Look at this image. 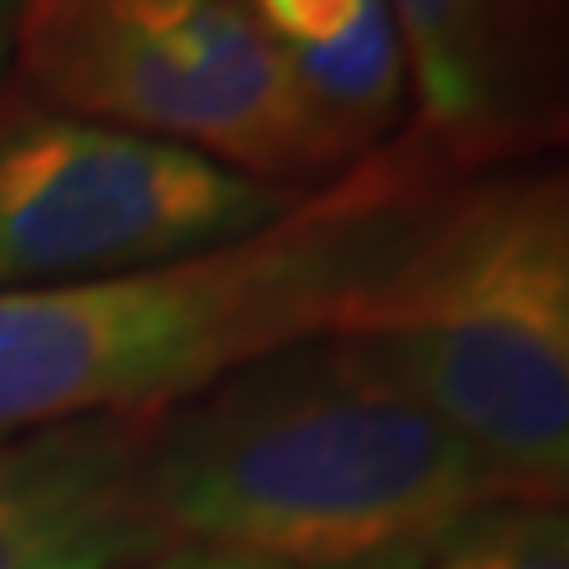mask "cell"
<instances>
[{
    "mask_svg": "<svg viewBox=\"0 0 569 569\" xmlns=\"http://www.w3.org/2000/svg\"><path fill=\"white\" fill-rule=\"evenodd\" d=\"M460 176L408 129L219 252L0 290V437L162 413L276 347L351 332Z\"/></svg>",
    "mask_w": 569,
    "mask_h": 569,
    "instance_id": "cell-1",
    "label": "cell"
},
{
    "mask_svg": "<svg viewBox=\"0 0 569 569\" xmlns=\"http://www.w3.org/2000/svg\"><path fill=\"white\" fill-rule=\"evenodd\" d=\"M167 541L284 560H366L427 546L512 498L366 337H309L228 370L152 418L142 460Z\"/></svg>",
    "mask_w": 569,
    "mask_h": 569,
    "instance_id": "cell-2",
    "label": "cell"
},
{
    "mask_svg": "<svg viewBox=\"0 0 569 569\" xmlns=\"http://www.w3.org/2000/svg\"><path fill=\"white\" fill-rule=\"evenodd\" d=\"M366 337L512 498L569 479V181L489 167L441 194L380 284Z\"/></svg>",
    "mask_w": 569,
    "mask_h": 569,
    "instance_id": "cell-3",
    "label": "cell"
},
{
    "mask_svg": "<svg viewBox=\"0 0 569 569\" xmlns=\"http://www.w3.org/2000/svg\"><path fill=\"white\" fill-rule=\"evenodd\" d=\"M14 77L62 114L181 142L284 190H318L356 162L233 0H24Z\"/></svg>",
    "mask_w": 569,
    "mask_h": 569,
    "instance_id": "cell-4",
    "label": "cell"
},
{
    "mask_svg": "<svg viewBox=\"0 0 569 569\" xmlns=\"http://www.w3.org/2000/svg\"><path fill=\"white\" fill-rule=\"evenodd\" d=\"M309 190L29 96L0 100V290L152 271L280 223Z\"/></svg>",
    "mask_w": 569,
    "mask_h": 569,
    "instance_id": "cell-5",
    "label": "cell"
},
{
    "mask_svg": "<svg viewBox=\"0 0 569 569\" xmlns=\"http://www.w3.org/2000/svg\"><path fill=\"white\" fill-rule=\"evenodd\" d=\"M418 91L413 129L456 171L537 162L565 129L560 0H385Z\"/></svg>",
    "mask_w": 569,
    "mask_h": 569,
    "instance_id": "cell-6",
    "label": "cell"
},
{
    "mask_svg": "<svg viewBox=\"0 0 569 569\" xmlns=\"http://www.w3.org/2000/svg\"><path fill=\"white\" fill-rule=\"evenodd\" d=\"M157 413L0 437V569H129L162 546L142 460Z\"/></svg>",
    "mask_w": 569,
    "mask_h": 569,
    "instance_id": "cell-7",
    "label": "cell"
},
{
    "mask_svg": "<svg viewBox=\"0 0 569 569\" xmlns=\"http://www.w3.org/2000/svg\"><path fill=\"white\" fill-rule=\"evenodd\" d=\"M422 569H569V522L556 498H493L427 546Z\"/></svg>",
    "mask_w": 569,
    "mask_h": 569,
    "instance_id": "cell-8",
    "label": "cell"
},
{
    "mask_svg": "<svg viewBox=\"0 0 569 569\" xmlns=\"http://www.w3.org/2000/svg\"><path fill=\"white\" fill-rule=\"evenodd\" d=\"M233 6L261 29V39L271 43L284 62L323 52L337 39L376 14L385 0H233Z\"/></svg>",
    "mask_w": 569,
    "mask_h": 569,
    "instance_id": "cell-9",
    "label": "cell"
},
{
    "mask_svg": "<svg viewBox=\"0 0 569 569\" xmlns=\"http://www.w3.org/2000/svg\"><path fill=\"white\" fill-rule=\"evenodd\" d=\"M437 541V537H432ZM427 541V546H432ZM427 546H403L385 550V556L366 560H337V565H313V560H284L266 556V550H242V546H213V541H167L152 556H142L138 569H422Z\"/></svg>",
    "mask_w": 569,
    "mask_h": 569,
    "instance_id": "cell-10",
    "label": "cell"
},
{
    "mask_svg": "<svg viewBox=\"0 0 569 569\" xmlns=\"http://www.w3.org/2000/svg\"><path fill=\"white\" fill-rule=\"evenodd\" d=\"M20 6L24 0H0V100L14 77V29H20Z\"/></svg>",
    "mask_w": 569,
    "mask_h": 569,
    "instance_id": "cell-11",
    "label": "cell"
}]
</instances>
